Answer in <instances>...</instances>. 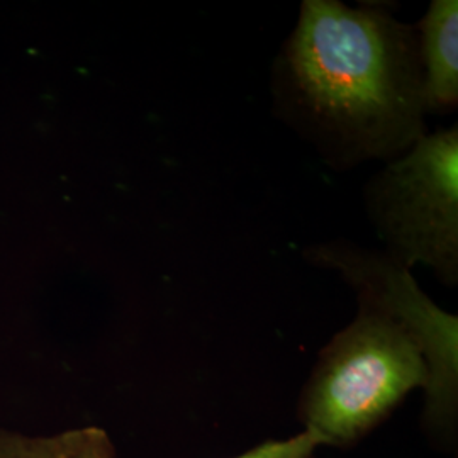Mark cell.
Listing matches in <instances>:
<instances>
[{
  "label": "cell",
  "instance_id": "obj_1",
  "mask_svg": "<svg viewBox=\"0 0 458 458\" xmlns=\"http://www.w3.org/2000/svg\"><path fill=\"white\" fill-rule=\"evenodd\" d=\"M272 98L329 168L393 162L428 132L416 24L382 5L304 0L274 62Z\"/></svg>",
  "mask_w": 458,
  "mask_h": 458
},
{
  "label": "cell",
  "instance_id": "obj_2",
  "mask_svg": "<svg viewBox=\"0 0 458 458\" xmlns=\"http://www.w3.org/2000/svg\"><path fill=\"white\" fill-rule=\"evenodd\" d=\"M357 314L318 353L297 401L302 429L323 446L353 448L411 393L425 410L458 408V318L421 291L411 270L378 250L353 253L342 272Z\"/></svg>",
  "mask_w": 458,
  "mask_h": 458
},
{
  "label": "cell",
  "instance_id": "obj_3",
  "mask_svg": "<svg viewBox=\"0 0 458 458\" xmlns=\"http://www.w3.org/2000/svg\"><path fill=\"white\" fill-rule=\"evenodd\" d=\"M365 211L384 253L411 270L428 267L458 284V126L426 132L367 182Z\"/></svg>",
  "mask_w": 458,
  "mask_h": 458
},
{
  "label": "cell",
  "instance_id": "obj_4",
  "mask_svg": "<svg viewBox=\"0 0 458 458\" xmlns=\"http://www.w3.org/2000/svg\"><path fill=\"white\" fill-rule=\"evenodd\" d=\"M416 30L426 111L452 113L458 106L457 0H433Z\"/></svg>",
  "mask_w": 458,
  "mask_h": 458
},
{
  "label": "cell",
  "instance_id": "obj_5",
  "mask_svg": "<svg viewBox=\"0 0 458 458\" xmlns=\"http://www.w3.org/2000/svg\"><path fill=\"white\" fill-rule=\"evenodd\" d=\"M319 448H323L321 438L308 429H301L289 438L267 440L229 458H316ZM72 458H115L114 445L102 428L85 426Z\"/></svg>",
  "mask_w": 458,
  "mask_h": 458
},
{
  "label": "cell",
  "instance_id": "obj_6",
  "mask_svg": "<svg viewBox=\"0 0 458 458\" xmlns=\"http://www.w3.org/2000/svg\"><path fill=\"white\" fill-rule=\"evenodd\" d=\"M82 437V428L48 437H28L0 428V458H72Z\"/></svg>",
  "mask_w": 458,
  "mask_h": 458
},
{
  "label": "cell",
  "instance_id": "obj_7",
  "mask_svg": "<svg viewBox=\"0 0 458 458\" xmlns=\"http://www.w3.org/2000/svg\"><path fill=\"white\" fill-rule=\"evenodd\" d=\"M325 245H327V243H325ZM323 246H321V248H323ZM321 248H319V250H321ZM319 250H318V253H316V265H318V255H319ZM318 268H319V265H318ZM455 437H457V435H455ZM455 437H454V438H455ZM454 438H448V440H454ZM431 440H433V438H431ZM435 442H446V440H435Z\"/></svg>",
  "mask_w": 458,
  "mask_h": 458
}]
</instances>
